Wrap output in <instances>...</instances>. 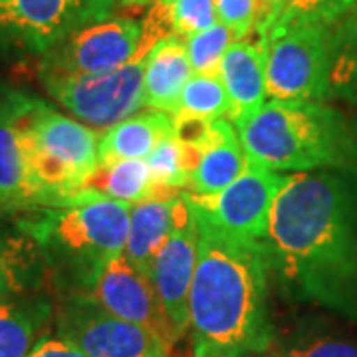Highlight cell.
Here are the masks:
<instances>
[{"label":"cell","mask_w":357,"mask_h":357,"mask_svg":"<svg viewBox=\"0 0 357 357\" xmlns=\"http://www.w3.org/2000/svg\"><path fill=\"white\" fill-rule=\"evenodd\" d=\"M262 248L286 298L357 321V173L288 175Z\"/></svg>","instance_id":"obj_1"},{"label":"cell","mask_w":357,"mask_h":357,"mask_svg":"<svg viewBox=\"0 0 357 357\" xmlns=\"http://www.w3.org/2000/svg\"><path fill=\"white\" fill-rule=\"evenodd\" d=\"M192 206V204H191ZM199 256L189 294L195 357H248L274 342L268 314V266L262 243L217 229L195 206Z\"/></svg>","instance_id":"obj_2"},{"label":"cell","mask_w":357,"mask_h":357,"mask_svg":"<svg viewBox=\"0 0 357 357\" xmlns=\"http://www.w3.org/2000/svg\"><path fill=\"white\" fill-rule=\"evenodd\" d=\"M238 135L248 159L278 173H357V126L326 102L270 100Z\"/></svg>","instance_id":"obj_3"},{"label":"cell","mask_w":357,"mask_h":357,"mask_svg":"<svg viewBox=\"0 0 357 357\" xmlns=\"http://www.w3.org/2000/svg\"><path fill=\"white\" fill-rule=\"evenodd\" d=\"M131 204L77 192L58 206L22 213L18 229L32 238L66 294L77 290L109 260L123 255Z\"/></svg>","instance_id":"obj_4"},{"label":"cell","mask_w":357,"mask_h":357,"mask_svg":"<svg viewBox=\"0 0 357 357\" xmlns=\"http://www.w3.org/2000/svg\"><path fill=\"white\" fill-rule=\"evenodd\" d=\"M22 143L38 208L72 199L100 165V135L34 96L22 115Z\"/></svg>","instance_id":"obj_5"},{"label":"cell","mask_w":357,"mask_h":357,"mask_svg":"<svg viewBox=\"0 0 357 357\" xmlns=\"http://www.w3.org/2000/svg\"><path fill=\"white\" fill-rule=\"evenodd\" d=\"M114 8L115 0H0V52L42 58Z\"/></svg>","instance_id":"obj_6"},{"label":"cell","mask_w":357,"mask_h":357,"mask_svg":"<svg viewBox=\"0 0 357 357\" xmlns=\"http://www.w3.org/2000/svg\"><path fill=\"white\" fill-rule=\"evenodd\" d=\"M147 54L137 52L128 64L96 76H62L38 72L40 84L77 121L98 129L137 114L143 107V77Z\"/></svg>","instance_id":"obj_7"},{"label":"cell","mask_w":357,"mask_h":357,"mask_svg":"<svg viewBox=\"0 0 357 357\" xmlns=\"http://www.w3.org/2000/svg\"><path fill=\"white\" fill-rule=\"evenodd\" d=\"M266 89L270 100H330V28L294 26L266 40Z\"/></svg>","instance_id":"obj_8"},{"label":"cell","mask_w":357,"mask_h":357,"mask_svg":"<svg viewBox=\"0 0 357 357\" xmlns=\"http://www.w3.org/2000/svg\"><path fill=\"white\" fill-rule=\"evenodd\" d=\"M288 175L266 169L246 157L243 173L213 197L187 192L189 203L217 229L246 243H264L272 206Z\"/></svg>","instance_id":"obj_9"},{"label":"cell","mask_w":357,"mask_h":357,"mask_svg":"<svg viewBox=\"0 0 357 357\" xmlns=\"http://www.w3.org/2000/svg\"><path fill=\"white\" fill-rule=\"evenodd\" d=\"M60 337L86 357H167L169 345L153 332L103 312L79 296H64Z\"/></svg>","instance_id":"obj_10"},{"label":"cell","mask_w":357,"mask_h":357,"mask_svg":"<svg viewBox=\"0 0 357 357\" xmlns=\"http://www.w3.org/2000/svg\"><path fill=\"white\" fill-rule=\"evenodd\" d=\"M141 22L126 16H109L84 26L42 56L38 72L62 76H96L117 70L137 54Z\"/></svg>","instance_id":"obj_11"},{"label":"cell","mask_w":357,"mask_h":357,"mask_svg":"<svg viewBox=\"0 0 357 357\" xmlns=\"http://www.w3.org/2000/svg\"><path fill=\"white\" fill-rule=\"evenodd\" d=\"M66 296H79L103 312L159 335L169 347L177 342L151 280L117 256L100 268L88 282Z\"/></svg>","instance_id":"obj_12"},{"label":"cell","mask_w":357,"mask_h":357,"mask_svg":"<svg viewBox=\"0 0 357 357\" xmlns=\"http://www.w3.org/2000/svg\"><path fill=\"white\" fill-rule=\"evenodd\" d=\"M197 256H199L197 215L187 199V192H183L175 211L173 232L155 258L149 276L177 340H181L189 330V294L195 278Z\"/></svg>","instance_id":"obj_13"},{"label":"cell","mask_w":357,"mask_h":357,"mask_svg":"<svg viewBox=\"0 0 357 357\" xmlns=\"http://www.w3.org/2000/svg\"><path fill=\"white\" fill-rule=\"evenodd\" d=\"M28 96L22 89L0 86V215L8 217L38 208L22 143Z\"/></svg>","instance_id":"obj_14"},{"label":"cell","mask_w":357,"mask_h":357,"mask_svg":"<svg viewBox=\"0 0 357 357\" xmlns=\"http://www.w3.org/2000/svg\"><path fill=\"white\" fill-rule=\"evenodd\" d=\"M218 76L229 93L227 119L241 129L266 103V44L236 40L220 62Z\"/></svg>","instance_id":"obj_15"},{"label":"cell","mask_w":357,"mask_h":357,"mask_svg":"<svg viewBox=\"0 0 357 357\" xmlns=\"http://www.w3.org/2000/svg\"><path fill=\"white\" fill-rule=\"evenodd\" d=\"M191 74L185 40L173 34L157 42L145 60L143 105L153 112L173 115L177 112L181 91Z\"/></svg>","instance_id":"obj_16"},{"label":"cell","mask_w":357,"mask_h":357,"mask_svg":"<svg viewBox=\"0 0 357 357\" xmlns=\"http://www.w3.org/2000/svg\"><path fill=\"white\" fill-rule=\"evenodd\" d=\"M181 195L177 199H147L131 204L123 256L131 266L147 278L151 276L155 258L173 232Z\"/></svg>","instance_id":"obj_17"},{"label":"cell","mask_w":357,"mask_h":357,"mask_svg":"<svg viewBox=\"0 0 357 357\" xmlns=\"http://www.w3.org/2000/svg\"><path fill=\"white\" fill-rule=\"evenodd\" d=\"M213 126V143L204 149L199 165L187 181V189L197 197H213L225 191L234 178H238L246 163L238 129L225 117L215 119Z\"/></svg>","instance_id":"obj_18"},{"label":"cell","mask_w":357,"mask_h":357,"mask_svg":"<svg viewBox=\"0 0 357 357\" xmlns=\"http://www.w3.org/2000/svg\"><path fill=\"white\" fill-rule=\"evenodd\" d=\"M173 133V117L165 112L131 115L128 119L105 129L98 143L100 165L128 161V159H147L149 153Z\"/></svg>","instance_id":"obj_19"},{"label":"cell","mask_w":357,"mask_h":357,"mask_svg":"<svg viewBox=\"0 0 357 357\" xmlns=\"http://www.w3.org/2000/svg\"><path fill=\"white\" fill-rule=\"evenodd\" d=\"M0 215V302L32 294L40 286L46 270V260L32 238L18 225L6 227Z\"/></svg>","instance_id":"obj_20"},{"label":"cell","mask_w":357,"mask_h":357,"mask_svg":"<svg viewBox=\"0 0 357 357\" xmlns=\"http://www.w3.org/2000/svg\"><path fill=\"white\" fill-rule=\"evenodd\" d=\"M52 302L26 294L0 302V357H28L52 318Z\"/></svg>","instance_id":"obj_21"},{"label":"cell","mask_w":357,"mask_h":357,"mask_svg":"<svg viewBox=\"0 0 357 357\" xmlns=\"http://www.w3.org/2000/svg\"><path fill=\"white\" fill-rule=\"evenodd\" d=\"M151 187H153V178L147 161L128 159V161L98 165V169L89 175L84 187L77 192L102 195L119 203L135 204L151 197Z\"/></svg>","instance_id":"obj_22"},{"label":"cell","mask_w":357,"mask_h":357,"mask_svg":"<svg viewBox=\"0 0 357 357\" xmlns=\"http://www.w3.org/2000/svg\"><path fill=\"white\" fill-rule=\"evenodd\" d=\"M330 100L357 103V4L330 28Z\"/></svg>","instance_id":"obj_23"},{"label":"cell","mask_w":357,"mask_h":357,"mask_svg":"<svg viewBox=\"0 0 357 357\" xmlns=\"http://www.w3.org/2000/svg\"><path fill=\"white\" fill-rule=\"evenodd\" d=\"M229 93L220 76L192 74L181 91L175 114L195 115L213 121L229 114Z\"/></svg>","instance_id":"obj_24"},{"label":"cell","mask_w":357,"mask_h":357,"mask_svg":"<svg viewBox=\"0 0 357 357\" xmlns=\"http://www.w3.org/2000/svg\"><path fill=\"white\" fill-rule=\"evenodd\" d=\"M357 4V0H292L290 6L282 13V16L268 32L266 40L272 34L288 30L294 26H326L332 28L337 24L345 14ZM266 44V42H264Z\"/></svg>","instance_id":"obj_25"},{"label":"cell","mask_w":357,"mask_h":357,"mask_svg":"<svg viewBox=\"0 0 357 357\" xmlns=\"http://www.w3.org/2000/svg\"><path fill=\"white\" fill-rule=\"evenodd\" d=\"M232 40H234L232 32L220 22L185 38V48H187V56H189L192 72L218 76L220 62L229 50V46L232 44Z\"/></svg>","instance_id":"obj_26"},{"label":"cell","mask_w":357,"mask_h":357,"mask_svg":"<svg viewBox=\"0 0 357 357\" xmlns=\"http://www.w3.org/2000/svg\"><path fill=\"white\" fill-rule=\"evenodd\" d=\"M165 6L173 22L175 36L189 38L197 32H203L217 24V13L213 0H157Z\"/></svg>","instance_id":"obj_27"},{"label":"cell","mask_w":357,"mask_h":357,"mask_svg":"<svg viewBox=\"0 0 357 357\" xmlns=\"http://www.w3.org/2000/svg\"><path fill=\"white\" fill-rule=\"evenodd\" d=\"M217 20L232 32L234 40H244L256 24L258 0H213Z\"/></svg>","instance_id":"obj_28"},{"label":"cell","mask_w":357,"mask_h":357,"mask_svg":"<svg viewBox=\"0 0 357 357\" xmlns=\"http://www.w3.org/2000/svg\"><path fill=\"white\" fill-rule=\"evenodd\" d=\"M286 357H357V342L333 335H316L294 345Z\"/></svg>","instance_id":"obj_29"},{"label":"cell","mask_w":357,"mask_h":357,"mask_svg":"<svg viewBox=\"0 0 357 357\" xmlns=\"http://www.w3.org/2000/svg\"><path fill=\"white\" fill-rule=\"evenodd\" d=\"M292 0H258V13H256L255 32L258 42H266L268 32L272 30V26L276 24V20L280 18L282 13L290 6Z\"/></svg>","instance_id":"obj_30"},{"label":"cell","mask_w":357,"mask_h":357,"mask_svg":"<svg viewBox=\"0 0 357 357\" xmlns=\"http://www.w3.org/2000/svg\"><path fill=\"white\" fill-rule=\"evenodd\" d=\"M28 357H86L82 351H77L74 345H70L60 340H50V337H42L38 344L32 347V351Z\"/></svg>","instance_id":"obj_31"},{"label":"cell","mask_w":357,"mask_h":357,"mask_svg":"<svg viewBox=\"0 0 357 357\" xmlns=\"http://www.w3.org/2000/svg\"><path fill=\"white\" fill-rule=\"evenodd\" d=\"M121 8H128V10H137V8H145V6H151L155 0H115Z\"/></svg>","instance_id":"obj_32"}]
</instances>
